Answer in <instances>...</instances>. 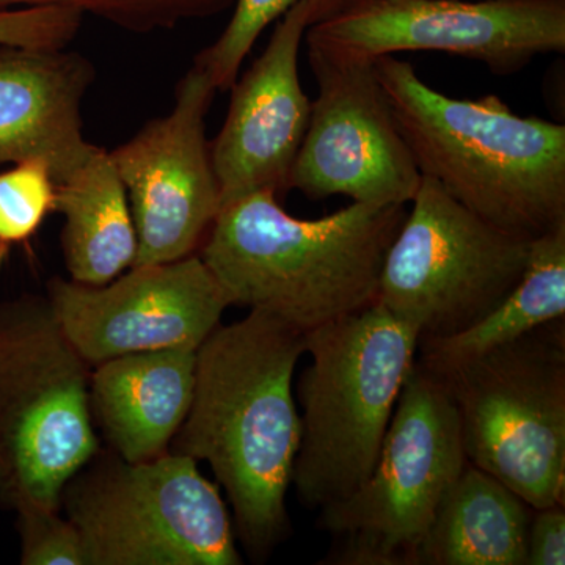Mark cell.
<instances>
[{
	"label": "cell",
	"mask_w": 565,
	"mask_h": 565,
	"mask_svg": "<svg viewBox=\"0 0 565 565\" xmlns=\"http://www.w3.org/2000/svg\"><path fill=\"white\" fill-rule=\"evenodd\" d=\"M305 334L263 311L218 326L196 349L188 418L170 452L210 465L252 559L289 533L286 497L299 451L294 373Z\"/></svg>",
	"instance_id": "1"
},
{
	"label": "cell",
	"mask_w": 565,
	"mask_h": 565,
	"mask_svg": "<svg viewBox=\"0 0 565 565\" xmlns=\"http://www.w3.org/2000/svg\"><path fill=\"white\" fill-rule=\"evenodd\" d=\"M405 206L352 203L302 221L273 192L226 204L200 258L230 303L263 311L308 334L377 302L386 252Z\"/></svg>",
	"instance_id": "2"
},
{
	"label": "cell",
	"mask_w": 565,
	"mask_h": 565,
	"mask_svg": "<svg viewBox=\"0 0 565 565\" xmlns=\"http://www.w3.org/2000/svg\"><path fill=\"white\" fill-rule=\"evenodd\" d=\"M375 70L422 177L523 239L565 223L564 125L516 115L497 95L449 98L394 55Z\"/></svg>",
	"instance_id": "3"
},
{
	"label": "cell",
	"mask_w": 565,
	"mask_h": 565,
	"mask_svg": "<svg viewBox=\"0 0 565 565\" xmlns=\"http://www.w3.org/2000/svg\"><path fill=\"white\" fill-rule=\"evenodd\" d=\"M418 344V330L379 302L305 334L291 482L305 505L340 503L373 473Z\"/></svg>",
	"instance_id": "4"
},
{
	"label": "cell",
	"mask_w": 565,
	"mask_h": 565,
	"mask_svg": "<svg viewBox=\"0 0 565 565\" xmlns=\"http://www.w3.org/2000/svg\"><path fill=\"white\" fill-rule=\"evenodd\" d=\"M92 366L55 321L46 296L0 302V509H61L63 490L102 440Z\"/></svg>",
	"instance_id": "5"
},
{
	"label": "cell",
	"mask_w": 565,
	"mask_h": 565,
	"mask_svg": "<svg viewBox=\"0 0 565 565\" xmlns=\"http://www.w3.org/2000/svg\"><path fill=\"white\" fill-rule=\"evenodd\" d=\"M61 509L92 565L244 564L228 505L191 457L128 462L102 448L66 484Z\"/></svg>",
	"instance_id": "6"
},
{
	"label": "cell",
	"mask_w": 565,
	"mask_h": 565,
	"mask_svg": "<svg viewBox=\"0 0 565 565\" xmlns=\"http://www.w3.org/2000/svg\"><path fill=\"white\" fill-rule=\"evenodd\" d=\"M564 319L437 374L465 456L533 509L565 504Z\"/></svg>",
	"instance_id": "7"
},
{
	"label": "cell",
	"mask_w": 565,
	"mask_h": 565,
	"mask_svg": "<svg viewBox=\"0 0 565 565\" xmlns=\"http://www.w3.org/2000/svg\"><path fill=\"white\" fill-rule=\"evenodd\" d=\"M462 427L444 379L416 360L373 473L351 497L321 509L334 539L329 564L416 565L445 494L467 465Z\"/></svg>",
	"instance_id": "8"
},
{
	"label": "cell",
	"mask_w": 565,
	"mask_h": 565,
	"mask_svg": "<svg viewBox=\"0 0 565 565\" xmlns=\"http://www.w3.org/2000/svg\"><path fill=\"white\" fill-rule=\"evenodd\" d=\"M382 266L377 302L426 338L481 321L525 274L531 241L490 225L423 177Z\"/></svg>",
	"instance_id": "9"
},
{
	"label": "cell",
	"mask_w": 565,
	"mask_h": 565,
	"mask_svg": "<svg viewBox=\"0 0 565 565\" xmlns=\"http://www.w3.org/2000/svg\"><path fill=\"white\" fill-rule=\"evenodd\" d=\"M318 84L310 122L297 152L289 191L311 200L405 206L422 184L411 148L397 128L374 58L307 41Z\"/></svg>",
	"instance_id": "10"
},
{
	"label": "cell",
	"mask_w": 565,
	"mask_h": 565,
	"mask_svg": "<svg viewBox=\"0 0 565 565\" xmlns=\"http://www.w3.org/2000/svg\"><path fill=\"white\" fill-rule=\"evenodd\" d=\"M307 41L356 57L434 51L482 62L498 76L565 52V0H345Z\"/></svg>",
	"instance_id": "11"
},
{
	"label": "cell",
	"mask_w": 565,
	"mask_h": 565,
	"mask_svg": "<svg viewBox=\"0 0 565 565\" xmlns=\"http://www.w3.org/2000/svg\"><path fill=\"white\" fill-rule=\"evenodd\" d=\"M215 93L206 71L193 63L178 84L173 109L109 151L136 225L134 266L193 255L222 210L206 140V115Z\"/></svg>",
	"instance_id": "12"
},
{
	"label": "cell",
	"mask_w": 565,
	"mask_h": 565,
	"mask_svg": "<svg viewBox=\"0 0 565 565\" xmlns=\"http://www.w3.org/2000/svg\"><path fill=\"white\" fill-rule=\"evenodd\" d=\"M46 299L62 332L92 367L128 353L196 351L232 307L200 255L132 266L102 286L54 277Z\"/></svg>",
	"instance_id": "13"
},
{
	"label": "cell",
	"mask_w": 565,
	"mask_h": 565,
	"mask_svg": "<svg viewBox=\"0 0 565 565\" xmlns=\"http://www.w3.org/2000/svg\"><path fill=\"white\" fill-rule=\"evenodd\" d=\"M318 11L308 0L278 20L250 70L234 82L221 132L211 143L222 207L256 192L289 191V177L310 122L299 76L300 44Z\"/></svg>",
	"instance_id": "14"
},
{
	"label": "cell",
	"mask_w": 565,
	"mask_h": 565,
	"mask_svg": "<svg viewBox=\"0 0 565 565\" xmlns=\"http://www.w3.org/2000/svg\"><path fill=\"white\" fill-rule=\"evenodd\" d=\"M95 66L65 47L0 46V162H43L55 184L90 158L82 103Z\"/></svg>",
	"instance_id": "15"
},
{
	"label": "cell",
	"mask_w": 565,
	"mask_h": 565,
	"mask_svg": "<svg viewBox=\"0 0 565 565\" xmlns=\"http://www.w3.org/2000/svg\"><path fill=\"white\" fill-rule=\"evenodd\" d=\"M195 366L189 349L128 353L93 366L88 403L107 449L128 462L167 455L191 408Z\"/></svg>",
	"instance_id": "16"
},
{
	"label": "cell",
	"mask_w": 565,
	"mask_h": 565,
	"mask_svg": "<svg viewBox=\"0 0 565 565\" xmlns=\"http://www.w3.org/2000/svg\"><path fill=\"white\" fill-rule=\"evenodd\" d=\"M534 509L467 462L445 494L416 565H526Z\"/></svg>",
	"instance_id": "17"
},
{
	"label": "cell",
	"mask_w": 565,
	"mask_h": 565,
	"mask_svg": "<svg viewBox=\"0 0 565 565\" xmlns=\"http://www.w3.org/2000/svg\"><path fill=\"white\" fill-rule=\"evenodd\" d=\"M55 211L63 215L70 280L102 286L131 269L139 247L136 225L109 151L96 147L79 169L58 182Z\"/></svg>",
	"instance_id": "18"
},
{
	"label": "cell",
	"mask_w": 565,
	"mask_h": 565,
	"mask_svg": "<svg viewBox=\"0 0 565 565\" xmlns=\"http://www.w3.org/2000/svg\"><path fill=\"white\" fill-rule=\"evenodd\" d=\"M565 316V223L531 241L525 274L481 321L448 338L419 340L416 360L444 373Z\"/></svg>",
	"instance_id": "19"
},
{
	"label": "cell",
	"mask_w": 565,
	"mask_h": 565,
	"mask_svg": "<svg viewBox=\"0 0 565 565\" xmlns=\"http://www.w3.org/2000/svg\"><path fill=\"white\" fill-rule=\"evenodd\" d=\"M302 0H234L232 20L211 46L196 55L195 65L206 71L217 92L233 87L241 66L250 54L267 25L280 20L296 3ZM318 11V21L334 13L345 0H308ZM316 21V22H318Z\"/></svg>",
	"instance_id": "20"
},
{
	"label": "cell",
	"mask_w": 565,
	"mask_h": 565,
	"mask_svg": "<svg viewBox=\"0 0 565 565\" xmlns=\"http://www.w3.org/2000/svg\"><path fill=\"white\" fill-rule=\"evenodd\" d=\"M57 184L43 162L14 163L0 173V245L20 244L55 211Z\"/></svg>",
	"instance_id": "21"
},
{
	"label": "cell",
	"mask_w": 565,
	"mask_h": 565,
	"mask_svg": "<svg viewBox=\"0 0 565 565\" xmlns=\"http://www.w3.org/2000/svg\"><path fill=\"white\" fill-rule=\"evenodd\" d=\"M234 0H0V6H62L92 11L129 31L172 28L189 18L211 17Z\"/></svg>",
	"instance_id": "22"
},
{
	"label": "cell",
	"mask_w": 565,
	"mask_h": 565,
	"mask_svg": "<svg viewBox=\"0 0 565 565\" xmlns=\"http://www.w3.org/2000/svg\"><path fill=\"white\" fill-rule=\"evenodd\" d=\"M17 522L22 565H92L84 535L62 509H25Z\"/></svg>",
	"instance_id": "23"
},
{
	"label": "cell",
	"mask_w": 565,
	"mask_h": 565,
	"mask_svg": "<svg viewBox=\"0 0 565 565\" xmlns=\"http://www.w3.org/2000/svg\"><path fill=\"white\" fill-rule=\"evenodd\" d=\"M82 17L81 10L62 6L0 10V46L66 47L79 32Z\"/></svg>",
	"instance_id": "24"
},
{
	"label": "cell",
	"mask_w": 565,
	"mask_h": 565,
	"mask_svg": "<svg viewBox=\"0 0 565 565\" xmlns=\"http://www.w3.org/2000/svg\"><path fill=\"white\" fill-rule=\"evenodd\" d=\"M565 564V504L534 509L527 531L526 565Z\"/></svg>",
	"instance_id": "25"
}]
</instances>
